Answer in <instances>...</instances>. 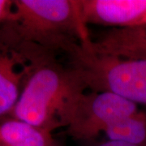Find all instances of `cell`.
Wrapping results in <instances>:
<instances>
[{"label":"cell","mask_w":146,"mask_h":146,"mask_svg":"<svg viewBox=\"0 0 146 146\" xmlns=\"http://www.w3.org/2000/svg\"><path fill=\"white\" fill-rule=\"evenodd\" d=\"M56 54L42 50L12 110L14 119L52 133L67 127L87 89L77 72L63 66Z\"/></svg>","instance_id":"obj_1"},{"label":"cell","mask_w":146,"mask_h":146,"mask_svg":"<svg viewBox=\"0 0 146 146\" xmlns=\"http://www.w3.org/2000/svg\"><path fill=\"white\" fill-rule=\"evenodd\" d=\"M14 4L12 16L20 21L22 33L42 49L68 55L90 38L79 0H21Z\"/></svg>","instance_id":"obj_2"},{"label":"cell","mask_w":146,"mask_h":146,"mask_svg":"<svg viewBox=\"0 0 146 146\" xmlns=\"http://www.w3.org/2000/svg\"><path fill=\"white\" fill-rule=\"evenodd\" d=\"M68 55L69 66L87 89L110 92L146 107V59L98 54L89 49L86 42Z\"/></svg>","instance_id":"obj_3"},{"label":"cell","mask_w":146,"mask_h":146,"mask_svg":"<svg viewBox=\"0 0 146 146\" xmlns=\"http://www.w3.org/2000/svg\"><path fill=\"white\" fill-rule=\"evenodd\" d=\"M139 110V106L110 92L84 93L67 132L76 140L89 141Z\"/></svg>","instance_id":"obj_4"},{"label":"cell","mask_w":146,"mask_h":146,"mask_svg":"<svg viewBox=\"0 0 146 146\" xmlns=\"http://www.w3.org/2000/svg\"><path fill=\"white\" fill-rule=\"evenodd\" d=\"M85 25L129 28L146 25V0H79Z\"/></svg>","instance_id":"obj_5"},{"label":"cell","mask_w":146,"mask_h":146,"mask_svg":"<svg viewBox=\"0 0 146 146\" xmlns=\"http://www.w3.org/2000/svg\"><path fill=\"white\" fill-rule=\"evenodd\" d=\"M96 54L119 58L146 59V25L118 28L97 41L86 42Z\"/></svg>","instance_id":"obj_6"},{"label":"cell","mask_w":146,"mask_h":146,"mask_svg":"<svg viewBox=\"0 0 146 146\" xmlns=\"http://www.w3.org/2000/svg\"><path fill=\"white\" fill-rule=\"evenodd\" d=\"M0 146H58L52 133L21 120L0 124Z\"/></svg>","instance_id":"obj_7"},{"label":"cell","mask_w":146,"mask_h":146,"mask_svg":"<svg viewBox=\"0 0 146 146\" xmlns=\"http://www.w3.org/2000/svg\"><path fill=\"white\" fill-rule=\"evenodd\" d=\"M108 140L146 146V110H139L106 131Z\"/></svg>","instance_id":"obj_8"},{"label":"cell","mask_w":146,"mask_h":146,"mask_svg":"<svg viewBox=\"0 0 146 146\" xmlns=\"http://www.w3.org/2000/svg\"><path fill=\"white\" fill-rule=\"evenodd\" d=\"M21 74L17 72L0 78V116L12 111L20 97Z\"/></svg>","instance_id":"obj_9"},{"label":"cell","mask_w":146,"mask_h":146,"mask_svg":"<svg viewBox=\"0 0 146 146\" xmlns=\"http://www.w3.org/2000/svg\"><path fill=\"white\" fill-rule=\"evenodd\" d=\"M16 58L12 59L8 57L0 58V78L11 73L16 72Z\"/></svg>","instance_id":"obj_10"},{"label":"cell","mask_w":146,"mask_h":146,"mask_svg":"<svg viewBox=\"0 0 146 146\" xmlns=\"http://www.w3.org/2000/svg\"><path fill=\"white\" fill-rule=\"evenodd\" d=\"M11 2L0 0V21L7 18L8 16H12V13L11 11Z\"/></svg>","instance_id":"obj_11"},{"label":"cell","mask_w":146,"mask_h":146,"mask_svg":"<svg viewBox=\"0 0 146 146\" xmlns=\"http://www.w3.org/2000/svg\"><path fill=\"white\" fill-rule=\"evenodd\" d=\"M95 146H145V145H131V144H127L124 142H120V141H103L102 143L98 144Z\"/></svg>","instance_id":"obj_12"},{"label":"cell","mask_w":146,"mask_h":146,"mask_svg":"<svg viewBox=\"0 0 146 146\" xmlns=\"http://www.w3.org/2000/svg\"><path fill=\"white\" fill-rule=\"evenodd\" d=\"M58 146H59V145H58Z\"/></svg>","instance_id":"obj_13"}]
</instances>
